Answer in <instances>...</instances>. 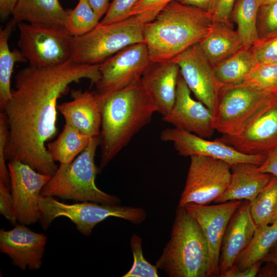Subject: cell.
<instances>
[{"mask_svg":"<svg viewBox=\"0 0 277 277\" xmlns=\"http://www.w3.org/2000/svg\"><path fill=\"white\" fill-rule=\"evenodd\" d=\"M17 0H0V16L2 19H7L12 14Z\"/></svg>","mask_w":277,"mask_h":277,"instance_id":"cell-45","label":"cell"},{"mask_svg":"<svg viewBox=\"0 0 277 277\" xmlns=\"http://www.w3.org/2000/svg\"><path fill=\"white\" fill-rule=\"evenodd\" d=\"M91 137L65 123L57 138L47 144V150L54 162L68 164L86 148Z\"/></svg>","mask_w":277,"mask_h":277,"instance_id":"cell-26","label":"cell"},{"mask_svg":"<svg viewBox=\"0 0 277 277\" xmlns=\"http://www.w3.org/2000/svg\"><path fill=\"white\" fill-rule=\"evenodd\" d=\"M266 265L260 267L257 276L259 277H277V267L271 262H265Z\"/></svg>","mask_w":277,"mask_h":277,"instance_id":"cell-46","label":"cell"},{"mask_svg":"<svg viewBox=\"0 0 277 277\" xmlns=\"http://www.w3.org/2000/svg\"><path fill=\"white\" fill-rule=\"evenodd\" d=\"M212 16L174 0L143 26L144 43L152 63L172 61L196 44L210 30Z\"/></svg>","mask_w":277,"mask_h":277,"instance_id":"cell-3","label":"cell"},{"mask_svg":"<svg viewBox=\"0 0 277 277\" xmlns=\"http://www.w3.org/2000/svg\"><path fill=\"white\" fill-rule=\"evenodd\" d=\"M180 74L178 65L173 61L151 63L141 82L163 116L173 107Z\"/></svg>","mask_w":277,"mask_h":277,"instance_id":"cell-20","label":"cell"},{"mask_svg":"<svg viewBox=\"0 0 277 277\" xmlns=\"http://www.w3.org/2000/svg\"><path fill=\"white\" fill-rule=\"evenodd\" d=\"M130 246L133 262L130 269L122 277H158L156 265L151 264L144 257L141 238L133 234L130 239Z\"/></svg>","mask_w":277,"mask_h":277,"instance_id":"cell-32","label":"cell"},{"mask_svg":"<svg viewBox=\"0 0 277 277\" xmlns=\"http://www.w3.org/2000/svg\"><path fill=\"white\" fill-rule=\"evenodd\" d=\"M191 92L180 74L174 105L162 119L176 128L210 137L215 130L213 113L203 103L194 100Z\"/></svg>","mask_w":277,"mask_h":277,"instance_id":"cell-17","label":"cell"},{"mask_svg":"<svg viewBox=\"0 0 277 277\" xmlns=\"http://www.w3.org/2000/svg\"><path fill=\"white\" fill-rule=\"evenodd\" d=\"M257 30L259 39L277 34V2L260 7Z\"/></svg>","mask_w":277,"mask_h":277,"instance_id":"cell-34","label":"cell"},{"mask_svg":"<svg viewBox=\"0 0 277 277\" xmlns=\"http://www.w3.org/2000/svg\"><path fill=\"white\" fill-rule=\"evenodd\" d=\"M141 15L130 16L109 24H99L88 33L74 36L72 60L84 64H100L123 48L144 42L146 23Z\"/></svg>","mask_w":277,"mask_h":277,"instance_id":"cell-6","label":"cell"},{"mask_svg":"<svg viewBox=\"0 0 277 277\" xmlns=\"http://www.w3.org/2000/svg\"><path fill=\"white\" fill-rule=\"evenodd\" d=\"M262 263V261H260L244 270H239L232 266L225 272L222 277L256 276L261 267Z\"/></svg>","mask_w":277,"mask_h":277,"instance_id":"cell-43","label":"cell"},{"mask_svg":"<svg viewBox=\"0 0 277 277\" xmlns=\"http://www.w3.org/2000/svg\"><path fill=\"white\" fill-rule=\"evenodd\" d=\"M7 166L14 217L21 224H34L41 217L39 206L41 191L51 176L20 161H9Z\"/></svg>","mask_w":277,"mask_h":277,"instance_id":"cell-13","label":"cell"},{"mask_svg":"<svg viewBox=\"0 0 277 277\" xmlns=\"http://www.w3.org/2000/svg\"><path fill=\"white\" fill-rule=\"evenodd\" d=\"M17 26L18 46L29 66L49 67L72 59L74 36L64 26L25 22Z\"/></svg>","mask_w":277,"mask_h":277,"instance_id":"cell-8","label":"cell"},{"mask_svg":"<svg viewBox=\"0 0 277 277\" xmlns=\"http://www.w3.org/2000/svg\"><path fill=\"white\" fill-rule=\"evenodd\" d=\"M139 0H113L101 24H109L129 17L133 6Z\"/></svg>","mask_w":277,"mask_h":277,"instance_id":"cell-36","label":"cell"},{"mask_svg":"<svg viewBox=\"0 0 277 277\" xmlns=\"http://www.w3.org/2000/svg\"><path fill=\"white\" fill-rule=\"evenodd\" d=\"M243 82L269 92L277 93V62L257 64Z\"/></svg>","mask_w":277,"mask_h":277,"instance_id":"cell-33","label":"cell"},{"mask_svg":"<svg viewBox=\"0 0 277 277\" xmlns=\"http://www.w3.org/2000/svg\"><path fill=\"white\" fill-rule=\"evenodd\" d=\"M250 49L258 64L277 62V34L259 39Z\"/></svg>","mask_w":277,"mask_h":277,"instance_id":"cell-35","label":"cell"},{"mask_svg":"<svg viewBox=\"0 0 277 277\" xmlns=\"http://www.w3.org/2000/svg\"><path fill=\"white\" fill-rule=\"evenodd\" d=\"M258 165L250 163H239L230 166V184L215 203L245 200L252 202L269 182L271 175L263 173Z\"/></svg>","mask_w":277,"mask_h":277,"instance_id":"cell-23","label":"cell"},{"mask_svg":"<svg viewBox=\"0 0 277 277\" xmlns=\"http://www.w3.org/2000/svg\"><path fill=\"white\" fill-rule=\"evenodd\" d=\"M0 213L12 224L16 220L13 215V202L10 187L0 181Z\"/></svg>","mask_w":277,"mask_h":277,"instance_id":"cell-39","label":"cell"},{"mask_svg":"<svg viewBox=\"0 0 277 277\" xmlns=\"http://www.w3.org/2000/svg\"><path fill=\"white\" fill-rule=\"evenodd\" d=\"M276 221H277V211H276L274 216H273V219H272V220L271 221V223H273V222H276Z\"/></svg>","mask_w":277,"mask_h":277,"instance_id":"cell-49","label":"cell"},{"mask_svg":"<svg viewBox=\"0 0 277 277\" xmlns=\"http://www.w3.org/2000/svg\"><path fill=\"white\" fill-rule=\"evenodd\" d=\"M47 237L19 223L9 230H0V251L8 255L14 265L24 271L40 268Z\"/></svg>","mask_w":277,"mask_h":277,"instance_id":"cell-18","label":"cell"},{"mask_svg":"<svg viewBox=\"0 0 277 277\" xmlns=\"http://www.w3.org/2000/svg\"><path fill=\"white\" fill-rule=\"evenodd\" d=\"M152 62L144 42L129 45L100 64L95 94L102 97L137 83Z\"/></svg>","mask_w":277,"mask_h":277,"instance_id":"cell-12","label":"cell"},{"mask_svg":"<svg viewBox=\"0 0 277 277\" xmlns=\"http://www.w3.org/2000/svg\"><path fill=\"white\" fill-rule=\"evenodd\" d=\"M250 210L257 226L271 223L277 211V176L271 175L267 185L250 202Z\"/></svg>","mask_w":277,"mask_h":277,"instance_id":"cell-30","label":"cell"},{"mask_svg":"<svg viewBox=\"0 0 277 277\" xmlns=\"http://www.w3.org/2000/svg\"><path fill=\"white\" fill-rule=\"evenodd\" d=\"M100 78V64H80L72 59L54 66H28L18 71L11 98L2 110L9 126L6 160L20 161L52 176L58 167L46 143L58 132V100L71 84L87 79L95 85Z\"/></svg>","mask_w":277,"mask_h":277,"instance_id":"cell-1","label":"cell"},{"mask_svg":"<svg viewBox=\"0 0 277 277\" xmlns=\"http://www.w3.org/2000/svg\"><path fill=\"white\" fill-rule=\"evenodd\" d=\"M39 220L43 229H47L53 221L60 216L69 219L83 235L89 236L94 227L109 217H116L138 225L146 219L145 210L140 207L118 204H104L85 201L72 204L58 201L52 196L39 199Z\"/></svg>","mask_w":277,"mask_h":277,"instance_id":"cell-7","label":"cell"},{"mask_svg":"<svg viewBox=\"0 0 277 277\" xmlns=\"http://www.w3.org/2000/svg\"><path fill=\"white\" fill-rule=\"evenodd\" d=\"M71 96V101L57 105L65 123L91 137L99 136L101 110L94 92L73 89Z\"/></svg>","mask_w":277,"mask_h":277,"instance_id":"cell-21","label":"cell"},{"mask_svg":"<svg viewBox=\"0 0 277 277\" xmlns=\"http://www.w3.org/2000/svg\"><path fill=\"white\" fill-rule=\"evenodd\" d=\"M236 0H219L217 7L212 15L214 21L226 22H230L231 13Z\"/></svg>","mask_w":277,"mask_h":277,"instance_id":"cell-40","label":"cell"},{"mask_svg":"<svg viewBox=\"0 0 277 277\" xmlns=\"http://www.w3.org/2000/svg\"><path fill=\"white\" fill-rule=\"evenodd\" d=\"M174 0H139L131 10L129 17L140 15L147 23L152 21L169 3Z\"/></svg>","mask_w":277,"mask_h":277,"instance_id":"cell-37","label":"cell"},{"mask_svg":"<svg viewBox=\"0 0 277 277\" xmlns=\"http://www.w3.org/2000/svg\"><path fill=\"white\" fill-rule=\"evenodd\" d=\"M208 244L200 225L183 206H178L170 238L156 262L170 277L209 276Z\"/></svg>","mask_w":277,"mask_h":277,"instance_id":"cell-4","label":"cell"},{"mask_svg":"<svg viewBox=\"0 0 277 277\" xmlns=\"http://www.w3.org/2000/svg\"><path fill=\"white\" fill-rule=\"evenodd\" d=\"M16 24L12 19L0 30V108L3 110L11 96V78L16 62L25 63L27 60L20 50L11 51L8 39Z\"/></svg>","mask_w":277,"mask_h":277,"instance_id":"cell-27","label":"cell"},{"mask_svg":"<svg viewBox=\"0 0 277 277\" xmlns=\"http://www.w3.org/2000/svg\"><path fill=\"white\" fill-rule=\"evenodd\" d=\"M95 95L101 110L99 169L102 170L150 122L157 109L141 80L108 95Z\"/></svg>","mask_w":277,"mask_h":277,"instance_id":"cell-2","label":"cell"},{"mask_svg":"<svg viewBox=\"0 0 277 277\" xmlns=\"http://www.w3.org/2000/svg\"><path fill=\"white\" fill-rule=\"evenodd\" d=\"M187 6L200 9L211 16L214 13L219 0H176Z\"/></svg>","mask_w":277,"mask_h":277,"instance_id":"cell-41","label":"cell"},{"mask_svg":"<svg viewBox=\"0 0 277 277\" xmlns=\"http://www.w3.org/2000/svg\"><path fill=\"white\" fill-rule=\"evenodd\" d=\"M185 185L178 206L208 205L223 194L231 181L230 165L220 159L190 156Z\"/></svg>","mask_w":277,"mask_h":277,"instance_id":"cell-10","label":"cell"},{"mask_svg":"<svg viewBox=\"0 0 277 277\" xmlns=\"http://www.w3.org/2000/svg\"><path fill=\"white\" fill-rule=\"evenodd\" d=\"M68 13L58 0H17L11 15L16 24L64 26Z\"/></svg>","mask_w":277,"mask_h":277,"instance_id":"cell-24","label":"cell"},{"mask_svg":"<svg viewBox=\"0 0 277 277\" xmlns=\"http://www.w3.org/2000/svg\"><path fill=\"white\" fill-rule=\"evenodd\" d=\"M160 138L163 141L171 142L180 155L209 156L222 160L230 166L239 163H250L260 166L266 157L264 155L245 154L216 139L208 140L175 127L163 130Z\"/></svg>","mask_w":277,"mask_h":277,"instance_id":"cell-14","label":"cell"},{"mask_svg":"<svg viewBox=\"0 0 277 277\" xmlns=\"http://www.w3.org/2000/svg\"><path fill=\"white\" fill-rule=\"evenodd\" d=\"M197 45L213 67L245 48L241 36L231 24L214 20L210 30Z\"/></svg>","mask_w":277,"mask_h":277,"instance_id":"cell-22","label":"cell"},{"mask_svg":"<svg viewBox=\"0 0 277 277\" xmlns=\"http://www.w3.org/2000/svg\"><path fill=\"white\" fill-rule=\"evenodd\" d=\"M277 242V221L257 227L247 247L237 257L233 267L245 269L262 261Z\"/></svg>","mask_w":277,"mask_h":277,"instance_id":"cell-25","label":"cell"},{"mask_svg":"<svg viewBox=\"0 0 277 277\" xmlns=\"http://www.w3.org/2000/svg\"><path fill=\"white\" fill-rule=\"evenodd\" d=\"M260 5L264 6V5H267L269 4H272L273 3L276 2L277 0H259Z\"/></svg>","mask_w":277,"mask_h":277,"instance_id":"cell-48","label":"cell"},{"mask_svg":"<svg viewBox=\"0 0 277 277\" xmlns=\"http://www.w3.org/2000/svg\"><path fill=\"white\" fill-rule=\"evenodd\" d=\"M172 61L179 66L180 74L191 92L213 113L221 85L216 78L213 67L202 53L197 44Z\"/></svg>","mask_w":277,"mask_h":277,"instance_id":"cell-16","label":"cell"},{"mask_svg":"<svg viewBox=\"0 0 277 277\" xmlns=\"http://www.w3.org/2000/svg\"><path fill=\"white\" fill-rule=\"evenodd\" d=\"M250 210V202L242 203L231 217L224 234L220 250L219 276L234 265L249 244L257 228Z\"/></svg>","mask_w":277,"mask_h":277,"instance_id":"cell-19","label":"cell"},{"mask_svg":"<svg viewBox=\"0 0 277 277\" xmlns=\"http://www.w3.org/2000/svg\"><path fill=\"white\" fill-rule=\"evenodd\" d=\"M271 93L245 82L221 86L213 112L215 130L239 134Z\"/></svg>","mask_w":277,"mask_h":277,"instance_id":"cell-9","label":"cell"},{"mask_svg":"<svg viewBox=\"0 0 277 277\" xmlns=\"http://www.w3.org/2000/svg\"><path fill=\"white\" fill-rule=\"evenodd\" d=\"M240 152L267 155L277 148V93H271L238 135L216 138Z\"/></svg>","mask_w":277,"mask_h":277,"instance_id":"cell-11","label":"cell"},{"mask_svg":"<svg viewBox=\"0 0 277 277\" xmlns=\"http://www.w3.org/2000/svg\"><path fill=\"white\" fill-rule=\"evenodd\" d=\"M9 138V126L7 117L0 113V181L10 186V177L8 166L6 165L5 151Z\"/></svg>","mask_w":277,"mask_h":277,"instance_id":"cell-38","label":"cell"},{"mask_svg":"<svg viewBox=\"0 0 277 277\" xmlns=\"http://www.w3.org/2000/svg\"><path fill=\"white\" fill-rule=\"evenodd\" d=\"M64 26L74 36L84 35L100 23V19L86 0H78L76 7L68 10Z\"/></svg>","mask_w":277,"mask_h":277,"instance_id":"cell-31","label":"cell"},{"mask_svg":"<svg viewBox=\"0 0 277 277\" xmlns=\"http://www.w3.org/2000/svg\"><path fill=\"white\" fill-rule=\"evenodd\" d=\"M260 5L259 0H236L231 18L236 24L237 32L246 49H250L259 39L257 19Z\"/></svg>","mask_w":277,"mask_h":277,"instance_id":"cell-29","label":"cell"},{"mask_svg":"<svg viewBox=\"0 0 277 277\" xmlns=\"http://www.w3.org/2000/svg\"><path fill=\"white\" fill-rule=\"evenodd\" d=\"M258 169L261 172L277 176V148L266 155L264 162L258 166Z\"/></svg>","mask_w":277,"mask_h":277,"instance_id":"cell-42","label":"cell"},{"mask_svg":"<svg viewBox=\"0 0 277 277\" xmlns=\"http://www.w3.org/2000/svg\"><path fill=\"white\" fill-rule=\"evenodd\" d=\"M100 136L92 137L86 148L68 164H60L45 185L41 196L58 197L80 202L118 204V197L100 190L95 179L97 172L94 158Z\"/></svg>","mask_w":277,"mask_h":277,"instance_id":"cell-5","label":"cell"},{"mask_svg":"<svg viewBox=\"0 0 277 277\" xmlns=\"http://www.w3.org/2000/svg\"><path fill=\"white\" fill-rule=\"evenodd\" d=\"M258 64L251 49L244 48L213 67L216 78L221 85L243 82Z\"/></svg>","mask_w":277,"mask_h":277,"instance_id":"cell-28","label":"cell"},{"mask_svg":"<svg viewBox=\"0 0 277 277\" xmlns=\"http://www.w3.org/2000/svg\"><path fill=\"white\" fill-rule=\"evenodd\" d=\"M109 1L86 0L100 19L107 13L110 5Z\"/></svg>","mask_w":277,"mask_h":277,"instance_id":"cell-44","label":"cell"},{"mask_svg":"<svg viewBox=\"0 0 277 277\" xmlns=\"http://www.w3.org/2000/svg\"><path fill=\"white\" fill-rule=\"evenodd\" d=\"M263 262H271L277 267V242L271 249Z\"/></svg>","mask_w":277,"mask_h":277,"instance_id":"cell-47","label":"cell"},{"mask_svg":"<svg viewBox=\"0 0 277 277\" xmlns=\"http://www.w3.org/2000/svg\"><path fill=\"white\" fill-rule=\"evenodd\" d=\"M242 202L231 200L214 205L189 204L184 207L196 220L209 249V276H219L221 243L227 225Z\"/></svg>","mask_w":277,"mask_h":277,"instance_id":"cell-15","label":"cell"}]
</instances>
